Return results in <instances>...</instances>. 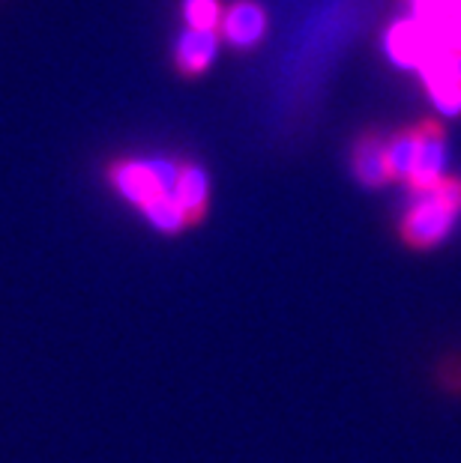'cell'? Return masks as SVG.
Masks as SVG:
<instances>
[{
	"label": "cell",
	"mask_w": 461,
	"mask_h": 463,
	"mask_svg": "<svg viewBox=\"0 0 461 463\" xmlns=\"http://www.w3.org/2000/svg\"><path fill=\"white\" fill-rule=\"evenodd\" d=\"M174 198L186 213V222L201 224L210 206V176L198 162H180L178 183H174Z\"/></svg>",
	"instance_id": "cell-6"
},
{
	"label": "cell",
	"mask_w": 461,
	"mask_h": 463,
	"mask_svg": "<svg viewBox=\"0 0 461 463\" xmlns=\"http://www.w3.org/2000/svg\"><path fill=\"white\" fill-rule=\"evenodd\" d=\"M222 39L216 31H192L180 27L171 43V66L180 78H201L216 63Z\"/></svg>",
	"instance_id": "cell-4"
},
{
	"label": "cell",
	"mask_w": 461,
	"mask_h": 463,
	"mask_svg": "<svg viewBox=\"0 0 461 463\" xmlns=\"http://www.w3.org/2000/svg\"><path fill=\"white\" fill-rule=\"evenodd\" d=\"M410 15L419 18H461V0H401Z\"/></svg>",
	"instance_id": "cell-10"
},
{
	"label": "cell",
	"mask_w": 461,
	"mask_h": 463,
	"mask_svg": "<svg viewBox=\"0 0 461 463\" xmlns=\"http://www.w3.org/2000/svg\"><path fill=\"white\" fill-rule=\"evenodd\" d=\"M178 13H180L183 27H192V31H216V33H219L225 4H222V0H180Z\"/></svg>",
	"instance_id": "cell-9"
},
{
	"label": "cell",
	"mask_w": 461,
	"mask_h": 463,
	"mask_svg": "<svg viewBox=\"0 0 461 463\" xmlns=\"http://www.w3.org/2000/svg\"><path fill=\"white\" fill-rule=\"evenodd\" d=\"M461 219V180L444 176L437 185L414 192V201L401 215V240L410 249H435L447 240Z\"/></svg>",
	"instance_id": "cell-1"
},
{
	"label": "cell",
	"mask_w": 461,
	"mask_h": 463,
	"mask_svg": "<svg viewBox=\"0 0 461 463\" xmlns=\"http://www.w3.org/2000/svg\"><path fill=\"white\" fill-rule=\"evenodd\" d=\"M417 159L410 174V189L423 192L447 176V135L437 123H419L417 129Z\"/></svg>",
	"instance_id": "cell-5"
},
{
	"label": "cell",
	"mask_w": 461,
	"mask_h": 463,
	"mask_svg": "<svg viewBox=\"0 0 461 463\" xmlns=\"http://www.w3.org/2000/svg\"><path fill=\"white\" fill-rule=\"evenodd\" d=\"M270 31V13L261 0H231L225 4L219 39L222 45L234 48V52H252L258 48Z\"/></svg>",
	"instance_id": "cell-3"
},
{
	"label": "cell",
	"mask_w": 461,
	"mask_h": 463,
	"mask_svg": "<svg viewBox=\"0 0 461 463\" xmlns=\"http://www.w3.org/2000/svg\"><path fill=\"white\" fill-rule=\"evenodd\" d=\"M180 162L168 156H153V159H114L105 167L108 185L120 194L126 203L144 213L162 198H174V183H178Z\"/></svg>",
	"instance_id": "cell-2"
},
{
	"label": "cell",
	"mask_w": 461,
	"mask_h": 463,
	"mask_svg": "<svg viewBox=\"0 0 461 463\" xmlns=\"http://www.w3.org/2000/svg\"><path fill=\"white\" fill-rule=\"evenodd\" d=\"M351 165H354V176L362 185H369V189H378V185L389 183L387 137L378 132L360 135L354 144V153H351Z\"/></svg>",
	"instance_id": "cell-7"
},
{
	"label": "cell",
	"mask_w": 461,
	"mask_h": 463,
	"mask_svg": "<svg viewBox=\"0 0 461 463\" xmlns=\"http://www.w3.org/2000/svg\"><path fill=\"white\" fill-rule=\"evenodd\" d=\"M414 159H417V135L414 129L396 132L387 137V167H389V180L410 183L414 174Z\"/></svg>",
	"instance_id": "cell-8"
}]
</instances>
